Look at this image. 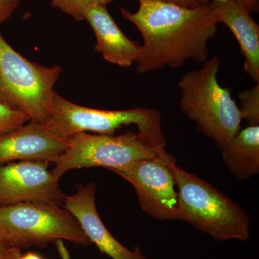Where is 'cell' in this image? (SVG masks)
Listing matches in <instances>:
<instances>
[{
    "label": "cell",
    "instance_id": "obj_1",
    "mask_svg": "<svg viewBox=\"0 0 259 259\" xmlns=\"http://www.w3.org/2000/svg\"><path fill=\"white\" fill-rule=\"evenodd\" d=\"M139 2L136 13L120 8L122 17L135 25L144 40L136 62L138 74L177 69L188 60H207L208 42L218 31L212 2L194 9L159 0Z\"/></svg>",
    "mask_w": 259,
    "mask_h": 259
},
{
    "label": "cell",
    "instance_id": "obj_2",
    "mask_svg": "<svg viewBox=\"0 0 259 259\" xmlns=\"http://www.w3.org/2000/svg\"><path fill=\"white\" fill-rule=\"evenodd\" d=\"M177 190L179 220L218 241H245L250 234V220L241 206L197 175L177 166L166 153Z\"/></svg>",
    "mask_w": 259,
    "mask_h": 259
},
{
    "label": "cell",
    "instance_id": "obj_3",
    "mask_svg": "<svg viewBox=\"0 0 259 259\" xmlns=\"http://www.w3.org/2000/svg\"><path fill=\"white\" fill-rule=\"evenodd\" d=\"M221 64L213 56L201 69L184 75L178 86L181 110L221 150L239 132L243 119L230 89L218 82Z\"/></svg>",
    "mask_w": 259,
    "mask_h": 259
},
{
    "label": "cell",
    "instance_id": "obj_4",
    "mask_svg": "<svg viewBox=\"0 0 259 259\" xmlns=\"http://www.w3.org/2000/svg\"><path fill=\"white\" fill-rule=\"evenodd\" d=\"M45 125L56 136L66 140L80 133L113 135L123 126L136 125L145 139L158 147L166 148L161 116L156 109L98 110L76 105L56 92Z\"/></svg>",
    "mask_w": 259,
    "mask_h": 259
},
{
    "label": "cell",
    "instance_id": "obj_5",
    "mask_svg": "<svg viewBox=\"0 0 259 259\" xmlns=\"http://www.w3.org/2000/svg\"><path fill=\"white\" fill-rule=\"evenodd\" d=\"M61 71L59 65L45 66L29 61L0 34V95L30 120L47 122Z\"/></svg>",
    "mask_w": 259,
    "mask_h": 259
},
{
    "label": "cell",
    "instance_id": "obj_6",
    "mask_svg": "<svg viewBox=\"0 0 259 259\" xmlns=\"http://www.w3.org/2000/svg\"><path fill=\"white\" fill-rule=\"evenodd\" d=\"M0 228L15 246L45 247L58 240L91 244L76 218L54 204L23 202L0 207Z\"/></svg>",
    "mask_w": 259,
    "mask_h": 259
},
{
    "label": "cell",
    "instance_id": "obj_7",
    "mask_svg": "<svg viewBox=\"0 0 259 259\" xmlns=\"http://www.w3.org/2000/svg\"><path fill=\"white\" fill-rule=\"evenodd\" d=\"M165 149L132 131L117 136L80 133L69 139L67 148L53 162L55 168L51 173L59 181L70 170L91 167L110 170L153 157Z\"/></svg>",
    "mask_w": 259,
    "mask_h": 259
},
{
    "label": "cell",
    "instance_id": "obj_8",
    "mask_svg": "<svg viewBox=\"0 0 259 259\" xmlns=\"http://www.w3.org/2000/svg\"><path fill=\"white\" fill-rule=\"evenodd\" d=\"M166 149L153 157L112 168L134 187L141 208L158 221H177V193L171 169L167 165Z\"/></svg>",
    "mask_w": 259,
    "mask_h": 259
},
{
    "label": "cell",
    "instance_id": "obj_9",
    "mask_svg": "<svg viewBox=\"0 0 259 259\" xmlns=\"http://www.w3.org/2000/svg\"><path fill=\"white\" fill-rule=\"evenodd\" d=\"M49 162L21 161L0 166V207L23 202L61 206L65 197Z\"/></svg>",
    "mask_w": 259,
    "mask_h": 259
},
{
    "label": "cell",
    "instance_id": "obj_10",
    "mask_svg": "<svg viewBox=\"0 0 259 259\" xmlns=\"http://www.w3.org/2000/svg\"><path fill=\"white\" fill-rule=\"evenodd\" d=\"M69 144V140L58 137L45 124L30 120L0 136V164L17 161L53 163Z\"/></svg>",
    "mask_w": 259,
    "mask_h": 259
},
{
    "label": "cell",
    "instance_id": "obj_11",
    "mask_svg": "<svg viewBox=\"0 0 259 259\" xmlns=\"http://www.w3.org/2000/svg\"><path fill=\"white\" fill-rule=\"evenodd\" d=\"M97 186L94 182L80 185L77 192L65 196V209L79 223L92 243L112 259H148L139 250H130L115 239L102 222L95 203Z\"/></svg>",
    "mask_w": 259,
    "mask_h": 259
},
{
    "label": "cell",
    "instance_id": "obj_12",
    "mask_svg": "<svg viewBox=\"0 0 259 259\" xmlns=\"http://www.w3.org/2000/svg\"><path fill=\"white\" fill-rule=\"evenodd\" d=\"M83 15L96 36L95 51L105 60L123 68L137 62L141 46L122 32L109 13L107 5H90Z\"/></svg>",
    "mask_w": 259,
    "mask_h": 259
},
{
    "label": "cell",
    "instance_id": "obj_13",
    "mask_svg": "<svg viewBox=\"0 0 259 259\" xmlns=\"http://www.w3.org/2000/svg\"><path fill=\"white\" fill-rule=\"evenodd\" d=\"M218 23L228 27L245 58L243 70L259 83V25L236 0H212Z\"/></svg>",
    "mask_w": 259,
    "mask_h": 259
},
{
    "label": "cell",
    "instance_id": "obj_14",
    "mask_svg": "<svg viewBox=\"0 0 259 259\" xmlns=\"http://www.w3.org/2000/svg\"><path fill=\"white\" fill-rule=\"evenodd\" d=\"M227 168L237 180L245 181L259 172V125L248 126L221 149Z\"/></svg>",
    "mask_w": 259,
    "mask_h": 259
},
{
    "label": "cell",
    "instance_id": "obj_15",
    "mask_svg": "<svg viewBox=\"0 0 259 259\" xmlns=\"http://www.w3.org/2000/svg\"><path fill=\"white\" fill-rule=\"evenodd\" d=\"M30 120L27 114L13 106L0 95V136L25 125Z\"/></svg>",
    "mask_w": 259,
    "mask_h": 259
},
{
    "label": "cell",
    "instance_id": "obj_16",
    "mask_svg": "<svg viewBox=\"0 0 259 259\" xmlns=\"http://www.w3.org/2000/svg\"><path fill=\"white\" fill-rule=\"evenodd\" d=\"M242 119L250 126L259 125V83L250 90H243L238 95Z\"/></svg>",
    "mask_w": 259,
    "mask_h": 259
},
{
    "label": "cell",
    "instance_id": "obj_17",
    "mask_svg": "<svg viewBox=\"0 0 259 259\" xmlns=\"http://www.w3.org/2000/svg\"><path fill=\"white\" fill-rule=\"evenodd\" d=\"M113 0H51L53 8L71 15L77 21L84 20L83 10L92 5H107Z\"/></svg>",
    "mask_w": 259,
    "mask_h": 259
},
{
    "label": "cell",
    "instance_id": "obj_18",
    "mask_svg": "<svg viewBox=\"0 0 259 259\" xmlns=\"http://www.w3.org/2000/svg\"><path fill=\"white\" fill-rule=\"evenodd\" d=\"M22 0H0V25L8 20Z\"/></svg>",
    "mask_w": 259,
    "mask_h": 259
},
{
    "label": "cell",
    "instance_id": "obj_19",
    "mask_svg": "<svg viewBox=\"0 0 259 259\" xmlns=\"http://www.w3.org/2000/svg\"><path fill=\"white\" fill-rule=\"evenodd\" d=\"M159 1L177 5L180 8L194 9V8H198L200 5L211 3L212 0H159Z\"/></svg>",
    "mask_w": 259,
    "mask_h": 259
},
{
    "label": "cell",
    "instance_id": "obj_20",
    "mask_svg": "<svg viewBox=\"0 0 259 259\" xmlns=\"http://www.w3.org/2000/svg\"><path fill=\"white\" fill-rule=\"evenodd\" d=\"M15 247L16 246L11 241L9 236L0 228V254L4 253L11 249V248H15ZM16 248H18V247H16Z\"/></svg>",
    "mask_w": 259,
    "mask_h": 259
},
{
    "label": "cell",
    "instance_id": "obj_21",
    "mask_svg": "<svg viewBox=\"0 0 259 259\" xmlns=\"http://www.w3.org/2000/svg\"><path fill=\"white\" fill-rule=\"evenodd\" d=\"M250 14L258 13L259 0H236Z\"/></svg>",
    "mask_w": 259,
    "mask_h": 259
},
{
    "label": "cell",
    "instance_id": "obj_22",
    "mask_svg": "<svg viewBox=\"0 0 259 259\" xmlns=\"http://www.w3.org/2000/svg\"><path fill=\"white\" fill-rule=\"evenodd\" d=\"M55 243L56 248H57L58 251H59L61 259H71L69 250L66 248L64 241H62V240H58Z\"/></svg>",
    "mask_w": 259,
    "mask_h": 259
},
{
    "label": "cell",
    "instance_id": "obj_23",
    "mask_svg": "<svg viewBox=\"0 0 259 259\" xmlns=\"http://www.w3.org/2000/svg\"><path fill=\"white\" fill-rule=\"evenodd\" d=\"M21 255L20 248L15 247V248H11V249L4 253H1L0 259H19Z\"/></svg>",
    "mask_w": 259,
    "mask_h": 259
},
{
    "label": "cell",
    "instance_id": "obj_24",
    "mask_svg": "<svg viewBox=\"0 0 259 259\" xmlns=\"http://www.w3.org/2000/svg\"><path fill=\"white\" fill-rule=\"evenodd\" d=\"M19 259H42L40 255L36 254V253H32V252H29L25 255H21Z\"/></svg>",
    "mask_w": 259,
    "mask_h": 259
}]
</instances>
